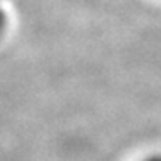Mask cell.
I'll list each match as a JSON object with an SVG mask.
<instances>
[{
    "label": "cell",
    "instance_id": "1",
    "mask_svg": "<svg viewBox=\"0 0 161 161\" xmlns=\"http://www.w3.org/2000/svg\"><path fill=\"white\" fill-rule=\"evenodd\" d=\"M4 29H6V14H4L2 7H0V34L4 32Z\"/></svg>",
    "mask_w": 161,
    "mask_h": 161
},
{
    "label": "cell",
    "instance_id": "2",
    "mask_svg": "<svg viewBox=\"0 0 161 161\" xmlns=\"http://www.w3.org/2000/svg\"><path fill=\"white\" fill-rule=\"evenodd\" d=\"M143 161H161V154L150 156V158H147V159H143Z\"/></svg>",
    "mask_w": 161,
    "mask_h": 161
}]
</instances>
